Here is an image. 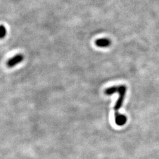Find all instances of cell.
Segmentation results:
<instances>
[{"label": "cell", "mask_w": 159, "mask_h": 159, "mask_svg": "<svg viewBox=\"0 0 159 159\" xmlns=\"http://www.w3.org/2000/svg\"><path fill=\"white\" fill-rule=\"evenodd\" d=\"M119 94V98L117 100V102L114 106V111H115V114L114 116H117L119 114L118 110L123 105V102L124 101L125 97V92H126V87L125 85H120L117 86V91Z\"/></svg>", "instance_id": "6da1fadb"}, {"label": "cell", "mask_w": 159, "mask_h": 159, "mask_svg": "<svg viewBox=\"0 0 159 159\" xmlns=\"http://www.w3.org/2000/svg\"><path fill=\"white\" fill-rule=\"evenodd\" d=\"M7 29L3 25H0V39H3L6 37L7 35Z\"/></svg>", "instance_id": "8992f818"}, {"label": "cell", "mask_w": 159, "mask_h": 159, "mask_svg": "<svg viewBox=\"0 0 159 159\" xmlns=\"http://www.w3.org/2000/svg\"><path fill=\"white\" fill-rule=\"evenodd\" d=\"M116 90H117V86H114V87H110L107 89H106L104 91V93L106 95L110 96V95H112L114 93H116Z\"/></svg>", "instance_id": "5b68a950"}, {"label": "cell", "mask_w": 159, "mask_h": 159, "mask_svg": "<svg viewBox=\"0 0 159 159\" xmlns=\"http://www.w3.org/2000/svg\"><path fill=\"white\" fill-rule=\"evenodd\" d=\"M127 121V118L125 116L119 114L117 116H115V122L117 125L121 126L125 125Z\"/></svg>", "instance_id": "277c9868"}, {"label": "cell", "mask_w": 159, "mask_h": 159, "mask_svg": "<svg viewBox=\"0 0 159 159\" xmlns=\"http://www.w3.org/2000/svg\"><path fill=\"white\" fill-rule=\"evenodd\" d=\"M95 44L98 47H108L111 44V41L108 39H100L96 40Z\"/></svg>", "instance_id": "3957f363"}, {"label": "cell", "mask_w": 159, "mask_h": 159, "mask_svg": "<svg viewBox=\"0 0 159 159\" xmlns=\"http://www.w3.org/2000/svg\"><path fill=\"white\" fill-rule=\"evenodd\" d=\"M24 59V57L22 54H17L14 57L10 58L7 62V66L8 68H12L19 64L20 63L23 62Z\"/></svg>", "instance_id": "7a4b0ae2"}]
</instances>
